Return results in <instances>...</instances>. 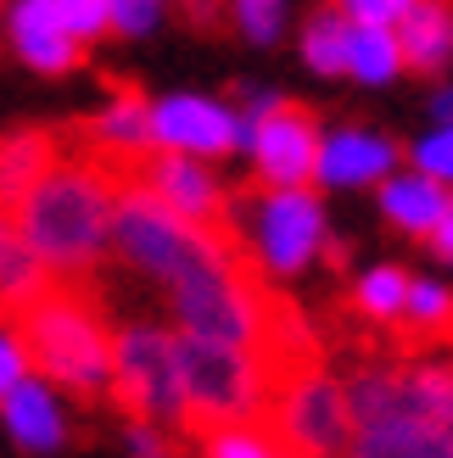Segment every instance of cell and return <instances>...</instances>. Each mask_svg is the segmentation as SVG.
Returning a JSON list of instances; mask_svg holds the SVG:
<instances>
[{"instance_id":"obj_1","label":"cell","mask_w":453,"mask_h":458,"mask_svg":"<svg viewBox=\"0 0 453 458\" xmlns=\"http://www.w3.org/2000/svg\"><path fill=\"white\" fill-rule=\"evenodd\" d=\"M112 191L118 163L84 140L79 123H67V157L45 168L22 201L12 208L17 235L45 263L51 280H90L107 258V224H112Z\"/></svg>"},{"instance_id":"obj_29","label":"cell","mask_w":453,"mask_h":458,"mask_svg":"<svg viewBox=\"0 0 453 458\" xmlns=\"http://www.w3.org/2000/svg\"><path fill=\"white\" fill-rule=\"evenodd\" d=\"M179 6H185V17L196 22V29H224V22H230V0H179Z\"/></svg>"},{"instance_id":"obj_28","label":"cell","mask_w":453,"mask_h":458,"mask_svg":"<svg viewBox=\"0 0 453 458\" xmlns=\"http://www.w3.org/2000/svg\"><path fill=\"white\" fill-rule=\"evenodd\" d=\"M17 380H29V358H22L12 330H0V397H6Z\"/></svg>"},{"instance_id":"obj_8","label":"cell","mask_w":453,"mask_h":458,"mask_svg":"<svg viewBox=\"0 0 453 458\" xmlns=\"http://www.w3.org/2000/svg\"><path fill=\"white\" fill-rule=\"evenodd\" d=\"M241 151H252L258 185L303 191L313 179V157H320V118L308 106L275 96L252 123H241Z\"/></svg>"},{"instance_id":"obj_27","label":"cell","mask_w":453,"mask_h":458,"mask_svg":"<svg viewBox=\"0 0 453 458\" xmlns=\"http://www.w3.org/2000/svg\"><path fill=\"white\" fill-rule=\"evenodd\" d=\"M163 6H168V0H112V6H107V34L141 39V34H151L157 22H163Z\"/></svg>"},{"instance_id":"obj_10","label":"cell","mask_w":453,"mask_h":458,"mask_svg":"<svg viewBox=\"0 0 453 458\" xmlns=\"http://www.w3.org/2000/svg\"><path fill=\"white\" fill-rule=\"evenodd\" d=\"M146 140L157 151H179V157H230L241 151V123L230 106H218L208 96H168L146 112Z\"/></svg>"},{"instance_id":"obj_23","label":"cell","mask_w":453,"mask_h":458,"mask_svg":"<svg viewBox=\"0 0 453 458\" xmlns=\"http://www.w3.org/2000/svg\"><path fill=\"white\" fill-rule=\"evenodd\" d=\"M230 22L252 45H275L286 29V0H230Z\"/></svg>"},{"instance_id":"obj_24","label":"cell","mask_w":453,"mask_h":458,"mask_svg":"<svg viewBox=\"0 0 453 458\" xmlns=\"http://www.w3.org/2000/svg\"><path fill=\"white\" fill-rule=\"evenodd\" d=\"M415 174H425V179H437L442 191H453V123H437L432 134H420Z\"/></svg>"},{"instance_id":"obj_2","label":"cell","mask_w":453,"mask_h":458,"mask_svg":"<svg viewBox=\"0 0 453 458\" xmlns=\"http://www.w3.org/2000/svg\"><path fill=\"white\" fill-rule=\"evenodd\" d=\"M12 335L45 386H67L79 397L107 392L112 325H107L90 280H51L39 296H29L12 313Z\"/></svg>"},{"instance_id":"obj_33","label":"cell","mask_w":453,"mask_h":458,"mask_svg":"<svg viewBox=\"0 0 453 458\" xmlns=\"http://www.w3.org/2000/svg\"><path fill=\"white\" fill-rule=\"evenodd\" d=\"M163 458H168V453H163Z\"/></svg>"},{"instance_id":"obj_22","label":"cell","mask_w":453,"mask_h":458,"mask_svg":"<svg viewBox=\"0 0 453 458\" xmlns=\"http://www.w3.org/2000/svg\"><path fill=\"white\" fill-rule=\"evenodd\" d=\"M196 442H201V458H280L263 425H218Z\"/></svg>"},{"instance_id":"obj_15","label":"cell","mask_w":453,"mask_h":458,"mask_svg":"<svg viewBox=\"0 0 453 458\" xmlns=\"http://www.w3.org/2000/svg\"><path fill=\"white\" fill-rule=\"evenodd\" d=\"M342 458H453V430L415 425V420H387L353 430Z\"/></svg>"},{"instance_id":"obj_14","label":"cell","mask_w":453,"mask_h":458,"mask_svg":"<svg viewBox=\"0 0 453 458\" xmlns=\"http://www.w3.org/2000/svg\"><path fill=\"white\" fill-rule=\"evenodd\" d=\"M0 408H6V430L29 447V453H51L67 442V420H62V403L45 380H17L6 397H0Z\"/></svg>"},{"instance_id":"obj_32","label":"cell","mask_w":453,"mask_h":458,"mask_svg":"<svg viewBox=\"0 0 453 458\" xmlns=\"http://www.w3.org/2000/svg\"><path fill=\"white\" fill-rule=\"evenodd\" d=\"M448 347H453V325H448ZM448 358H453V352H448Z\"/></svg>"},{"instance_id":"obj_6","label":"cell","mask_w":453,"mask_h":458,"mask_svg":"<svg viewBox=\"0 0 453 458\" xmlns=\"http://www.w3.org/2000/svg\"><path fill=\"white\" fill-rule=\"evenodd\" d=\"M258 425L280 447V458H342L353 437L342 380L325 375V363H297V369L269 375Z\"/></svg>"},{"instance_id":"obj_20","label":"cell","mask_w":453,"mask_h":458,"mask_svg":"<svg viewBox=\"0 0 453 458\" xmlns=\"http://www.w3.org/2000/svg\"><path fill=\"white\" fill-rule=\"evenodd\" d=\"M403 302H409V274H403L397 263H380V268H370L364 280L353 285V313L370 318V325H397Z\"/></svg>"},{"instance_id":"obj_12","label":"cell","mask_w":453,"mask_h":458,"mask_svg":"<svg viewBox=\"0 0 453 458\" xmlns=\"http://www.w3.org/2000/svg\"><path fill=\"white\" fill-rule=\"evenodd\" d=\"M6 34H12V51L29 62L34 73H73L84 62V45L67 39V29L51 12V0H12Z\"/></svg>"},{"instance_id":"obj_4","label":"cell","mask_w":453,"mask_h":458,"mask_svg":"<svg viewBox=\"0 0 453 458\" xmlns=\"http://www.w3.org/2000/svg\"><path fill=\"white\" fill-rule=\"evenodd\" d=\"M107 246L118 251L129 268L151 274V280H185V274L208 268L218 258H230V241L213 235V229H196L185 218H174L157 196H146L134 179L118 168V191H112V224H107Z\"/></svg>"},{"instance_id":"obj_19","label":"cell","mask_w":453,"mask_h":458,"mask_svg":"<svg viewBox=\"0 0 453 458\" xmlns=\"http://www.w3.org/2000/svg\"><path fill=\"white\" fill-rule=\"evenodd\" d=\"M342 73H353L358 84H387L403 73V51L392 29H347V62Z\"/></svg>"},{"instance_id":"obj_5","label":"cell","mask_w":453,"mask_h":458,"mask_svg":"<svg viewBox=\"0 0 453 458\" xmlns=\"http://www.w3.org/2000/svg\"><path fill=\"white\" fill-rule=\"evenodd\" d=\"M174 375H179V430L208 437L218 425H258L269 380L252 352L174 335Z\"/></svg>"},{"instance_id":"obj_25","label":"cell","mask_w":453,"mask_h":458,"mask_svg":"<svg viewBox=\"0 0 453 458\" xmlns=\"http://www.w3.org/2000/svg\"><path fill=\"white\" fill-rule=\"evenodd\" d=\"M330 6L342 12L353 29H397L420 0H330Z\"/></svg>"},{"instance_id":"obj_13","label":"cell","mask_w":453,"mask_h":458,"mask_svg":"<svg viewBox=\"0 0 453 458\" xmlns=\"http://www.w3.org/2000/svg\"><path fill=\"white\" fill-rule=\"evenodd\" d=\"M62 157H67V129H12L0 140V213H12L22 191L45 168H56Z\"/></svg>"},{"instance_id":"obj_26","label":"cell","mask_w":453,"mask_h":458,"mask_svg":"<svg viewBox=\"0 0 453 458\" xmlns=\"http://www.w3.org/2000/svg\"><path fill=\"white\" fill-rule=\"evenodd\" d=\"M107 6H112V0H51L56 22L67 29V39H79V45L107 34Z\"/></svg>"},{"instance_id":"obj_18","label":"cell","mask_w":453,"mask_h":458,"mask_svg":"<svg viewBox=\"0 0 453 458\" xmlns=\"http://www.w3.org/2000/svg\"><path fill=\"white\" fill-rule=\"evenodd\" d=\"M45 285H51V274H45V263L29 251V241L17 235L12 213H0V313H17L29 296H39Z\"/></svg>"},{"instance_id":"obj_3","label":"cell","mask_w":453,"mask_h":458,"mask_svg":"<svg viewBox=\"0 0 453 458\" xmlns=\"http://www.w3.org/2000/svg\"><path fill=\"white\" fill-rule=\"evenodd\" d=\"M224 241H230L263 280L303 274L320 251L330 246L325 235V208L308 185L303 191H275V185H235L224 196Z\"/></svg>"},{"instance_id":"obj_7","label":"cell","mask_w":453,"mask_h":458,"mask_svg":"<svg viewBox=\"0 0 453 458\" xmlns=\"http://www.w3.org/2000/svg\"><path fill=\"white\" fill-rule=\"evenodd\" d=\"M107 392L118 397L129 425H179V375H174V330L129 325L112 330V375Z\"/></svg>"},{"instance_id":"obj_16","label":"cell","mask_w":453,"mask_h":458,"mask_svg":"<svg viewBox=\"0 0 453 458\" xmlns=\"http://www.w3.org/2000/svg\"><path fill=\"white\" fill-rule=\"evenodd\" d=\"M392 34H397L403 67H415V73H437V67H448V56H453V12H448V0H420Z\"/></svg>"},{"instance_id":"obj_11","label":"cell","mask_w":453,"mask_h":458,"mask_svg":"<svg viewBox=\"0 0 453 458\" xmlns=\"http://www.w3.org/2000/svg\"><path fill=\"white\" fill-rule=\"evenodd\" d=\"M387 174H397V146L375 129H336L320 140V157H313V179L330 191L380 185Z\"/></svg>"},{"instance_id":"obj_17","label":"cell","mask_w":453,"mask_h":458,"mask_svg":"<svg viewBox=\"0 0 453 458\" xmlns=\"http://www.w3.org/2000/svg\"><path fill=\"white\" fill-rule=\"evenodd\" d=\"M448 208V191L437 185V179L425 174H387L380 179V213H387L392 229H403V235H432V224L442 218Z\"/></svg>"},{"instance_id":"obj_30","label":"cell","mask_w":453,"mask_h":458,"mask_svg":"<svg viewBox=\"0 0 453 458\" xmlns=\"http://www.w3.org/2000/svg\"><path fill=\"white\" fill-rule=\"evenodd\" d=\"M432 251L442 263H453V191H448V208H442V218L432 224Z\"/></svg>"},{"instance_id":"obj_9","label":"cell","mask_w":453,"mask_h":458,"mask_svg":"<svg viewBox=\"0 0 453 458\" xmlns=\"http://www.w3.org/2000/svg\"><path fill=\"white\" fill-rule=\"evenodd\" d=\"M118 168H124L146 196L163 201L174 218H185V224H196V229H213V235H224V191H218V179H213L208 163L146 146L141 157H129V163H118Z\"/></svg>"},{"instance_id":"obj_31","label":"cell","mask_w":453,"mask_h":458,"mask_svg":"<svg viewBox=\"0 0 453 458\" xmlns=\"http://www.w3.org/2000/svg\"><path fill=\"white\" fill-rule=\"evenodd\" d=\"M432 112H437V123H453V89H437V96H432Z\"/></svg>"},{"instance_id":"obj_21","label":"cell","mask_w":453,"mask_h":458,"mask_svg":"<svg viewBox=\"0 0 453 458\" xmlns=\"http://www.w3.org/2000/svg\"><path fill=\"white\" fill-rule=\"evenodd\" d=\"M347 29H353V22L336 12V6H320V12L303 22V62L320 79L342 73V62H347Z\"/></svg>"}]
</instances>
